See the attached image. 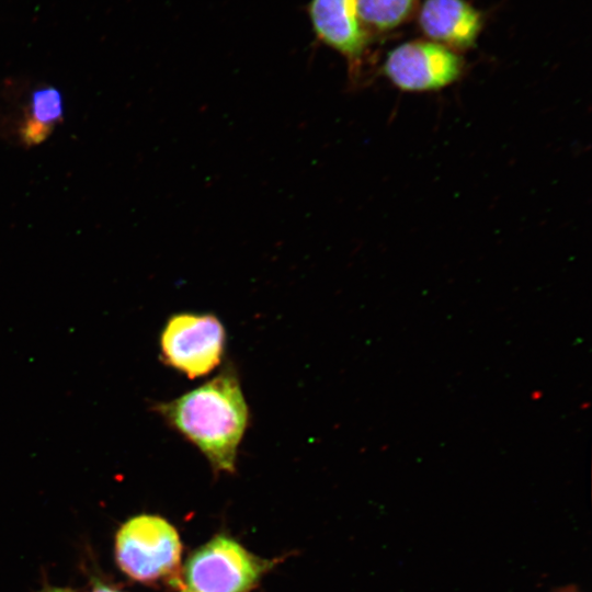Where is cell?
I'll return each mask as SVG.
<instances>
[{"instance_id":"obj_1","label":"cell","mask_w":592,"mask_h":592,"mask_svg":"<svg viewBox=\"0 0 592 592\" xmlns=\"http://www.w3.org/2000/svg\"><path fill=\"white\" fill-rule=\"evenodd\" d=\"M155 410L192 443L216 471L232 473L249 425V407L231 367Z\"/></svg>"},{"instance_id":"obj_2","label":"cell","mask_w":592,"mask_h":592,"mask_svg":"<svg viewBox=\"0 0 592 592\" xmlns=\"http://www.w3.org/2000/svg\"><path fill=\"white\" fill-rule=\"evenodd\" d=\"M181 542L175 528L157 515H138L125 522L116 534L115 557L130 578L151 582L175 570Z\"/></svg>"},{"instance_id":"obj_3","label":"cell","mask_w":592,"mask_h":592,"mask_svg":"<svg viewBox=\"0 0 592 592\" xmlns=\"http://www.w3.org/2000/svg\"><path fill=\"white\" fill-rule=\"evenodd\" d=\"M226 331L213 314L181 312L171 316L160 335L162 362L197 378L214 371L221 362Z\"/></svg>"},{"instance_id":"obj_4","label":"cell","mask_w":592,"mask_h":592,"mask_svg":"<svg viewBox=\"0 0 592 592\" xmlns=\"http://www.w3.org/2000/svg\"><path fill=\"white\" fill-rule=\"evenodd\" d=\"M265 563L226 536H216L186 561L184 578L194 592H248Z\"/></svg>"},{"instance_id":"obj_5","label":"cell","mask_w":592,"mask_h":592,"mask_svg":"<svg viewBox=\"0 0 592 592\" xmlns=\"http://www.w3.org/2000/svg\"><path fill=\"white\" fill-rule=\"evenodd\" d=\"M463 59L451 48L434 42L412 41L390 50L383 72L399 90L430 92L457 81Z\"/></svg>"},{"instance_id":"obj_6","label":"cell","mask_w":592,"mask_h":592,"mask_svg":"<svg viewBox=\"0 0 592 592\" xmlns=\"http://www.w3.org/2000/svg\"><path fill=\"white\" fill-rule=\"evenodd\" d=\"M309 13L319 39L357 67L367 46V35L357 13V0H312Z\"/></svg>"},{"instance_id":"obj_7","label":"cell","mask_w":592,"mask_h":592,"mask_svg":"<svg viewBox=\"0 0 592 592\" xmlns=\"http://www.w3.org/2000/svg\"><path fill=\"white\" fill-rule=\"evenodd\" d=\"M419 23L434 43L448 48L471 47L481 29V15L465 0H425Z\"/></svg>"},{"instance_id":"obj_8","label":"cell","mask_w":592,"mask_h":592,"mask_svg":"<svg viewBox=\"0 0 592 592\" xmlns=\"http://www.w3.org/2000/svg\"><path fill=\"white\" fill-rule=\"evenodd\" d=\"M62 117V98L55 88H42L32 94L30 112L22 125L25 144L37 145L52 133Z\"/></svg>"},{"instance_id":"obj_9","label":"cell","mask_w":592,"mask_h":592,"mask_svg":"<svg viewBox=\"0 0 592 592\" xmlns=\"http://www.w3.org/2000/svg\"><path fill=\"white\" fill-rule=\"evenodd\" d=\"M414 4L415 0H357V13L367 25L385 31L402 23Z\"/></svg>"},{"instance_id":"obj_10","label":"cell","mask_w":592,"mask_h":592,"mask_svg":"<svg viewBox=\"0 0 592 592\" xmlns=\"http://www.w3.org/2000/svg\"><path fill=\"white\" fill-rule=\"evenodd\" d=\"M92 592H121V591L115 590V589L110 588V587L104 585V584H98V585L94 587Z\"/></svg>"},{"instance_id":"obj_11","label":"cell","mask_w":592,"mask_h":592,"mask_svg":"<svg viewBox=\"0 0 592 592\" xmlns=\"http://www.w3.org/2000/svg\"><path fill=\"white\" fill-rule=\"evenodd\" d=\"M43 592H72V591L69 589H64V588H49Z\"/></svg>"},{"instance_id":"obj_12","label":"cell","mask_w":592,"mask_h":592,"mask_svg":"<svg viewBox=\"0 0 592 592\" xmlns=\"http://www.w3.org/2000/svg\"><path fill=\"white\" fill-rule=\"evenodd\" d=\"M566 592H576V591H566Z\"/></svg>"},{"instance_id":"obj_13","label":"cell","mask_w":592,"mask_h":592,"mask_svg":"<svg viewBox=\"0 0 592 592\" xmlns=\"http://www.w3.org/2000/svg\"><path fill=\"white\" fill-rule=\"evenodd\" d=\"M191 592H194V591H191Z\"/></svg>"}]
</instances>
